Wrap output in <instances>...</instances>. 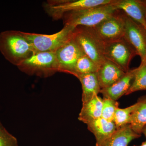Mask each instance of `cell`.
I'll return each instance as SVG.
<instances>
[{
  "instance_id": "cell-1",
  "label": "cell",
  "mask_w": 146,
  "mask_h": 146,
  "mask_svg": "<svg viewBox=\"0 0 146 146\" xmlns=\"http://www.w3.org/2000/svg\"><path fill=\"white\" fill-rule=\"evenodd\" d=\"M0 51L7 60L17 67L36 53L21 31H7L0 34Z\"/></svg>"
},
{
  "instance_id": "cell-2",
  "label": "cell",
  "mask_w": 146,
  "mask_h": 146,
  "mask_svg": "<svg viewBox=\"0 0 146 146\" xmlns=\"http://www.w3.org/2000/svg\"><path fill=\"white\" fill-rule=\"evenodd\" d=\"M112 3L65 13L64 25L94 27L117 10Z\"/></svg>"
},
{
  "instance_id": "cell-3",
  "label": "cell",
  "mask_w": 146,
  "mask_h": 146,
  "mask_svg": "<svg viewBox=\"0 0 146 146\" xmlns=\"http://www.w3.org/2000/svg\"><path fill=\"white\" fill-rule=\"evenodd\" d=\"M74 39L84 54L100 66L106 60L104 56L105 44L95 32L94 28L78 26L72 32Z\"/></svg>"
},
{
  "instance_id": "cell-4",
  "label": "cell",
  "mask_w": 146,
  "mask_h": 146,
  "mask_svg": "<svg viewBox=\"0 0 146 146\" xmlns=\"http://www.w3.org/2000/svg\"><path fill=\"white\" fill-rule=\"evenodd\" d=\"M75 28L64 25L60 31L51 35L21 32L31 44L35 52H55L70 38Z\"/></svg>"
},
{
  "instance_id": "cell-5",
  "label": "cell",
  "mask_w": 146,
  "mask_h": 146,
  "mask_svg": "<svg viewBox=\"0 0 146 146\" xmlns=\"http://www.w3.org/2000/svg\"><path fill=\"white\" fill-rule=\"evenodd\" d=\"M20 70L30 75L47 77L58 72L55 52H37L18 65Z\"/></svg>"
},
{
  "instance_id": "cell-6",
  "label": "cell",
  "mask_w": 146,
  "mask_h": 146,
  "mask_svg": "<svg viewBox=\"0 0 146 146\" xmlns=\"http://www.w3.org/2000/svg\"><path fill=\"white\" fill-rule=\"evenodd\" d=\"M114 0H54L44 5V9L54 20L63 18L65 13L111 4Z\"/></svg>"
},
{
  "instance_id": "cell-7",
  "label": "cell",
  "mask_w": 146,
  "mask_h": 146,
  "mask_svg": "<svg viewBox=\"0 0 146 146\" xmlns=\"http://www.w3.org/2000/svg\"><path fill=\"white\" fill-rule=\"evenodd\" d=\"M136 55V51L124 37L105 45V58L117 65L125 72L129 71L131 61Z\"/></svg>"
},
{
  "instance_id": "cell-8",
  "label": "cell",
  "mask_w": 146,
  "mask_h": 146,
  "mask_svg": "<svg viewBox=\"0 0 146 146\" xmlns=\"http://www.w3.org/2000/svg\"><path fill=\"white\" fill-rule=\"evenodd\" d=\"M118 11L93 27L99 38L105 44L119 40L124 36V13L121 14Z\"/></svg>"
},
{
  "instance_id": "cell-9",
  "label": "cell",
  "mask_w": 146,
  "mask_h": 146,
  "mask_svg": "<svg viewBox=\"0 0 146 146\" xmlns=\"http://www.w3.org/2000/svg\"><path fill=\"white\" fill-rule=\"evenodd\" d=\"M84 54L72 35L70 38L55 52L58 72L74 76L76 63L79 57Z\"/></svg>"
},
{
  "instance_id": "cell-10",
  "label": "cell",
  "mask_w": 146,
  "mask_h": 146,
  "mask_svg": "<svg viewBox=\"0 0 146 146\" xmlns=\"http://www.w3.org/2000/svg\"><path fill=\"white\" fill-rule=\"evenodd\" d=\"M125 31L123 37L136 51L141 62L146 60V42L145 29L124 13Z\"/></svg>"
},
{
  "instance_id": "cell-11",
  "label": "cell",
  "mask_w": 146,
  "mask_h": 146,
  "mask_svg": "<svg viewBox=\"0 0 146 146\" xmlns=\"http://www.w3.org/2000/svg\"><path fill=\"white\" fill-rule=\"evenodd\" d=\"M112 5L117 10L123 11L146 31L145 7L139 0H114Z\"/></svg>"
},
{
  "instance_id": "cell-12",
  "label": "cell",
  "mask_w": 146,
  "mask_h": 146,
  "mask_svg": "<svg viewBox=\"0 0 146 146\" xmlns=\"http://www.w3.org/2000/svg\"><path fill=\"white\" fill-rule=\"evenodd\" d=\"M138 70V67L129 70L123 77L112 85L101 89L100 93L104 98L117 101L123 96L125 95Z\"/></svg>"
},
{
  "instance_id": "cell-13",
  "label": "cell",
  "mask_w": 146,
  "mask_h": 146,
  "mask_svg": "<svg viewBox=\"0 0 146 146\" xmlns=\"http://www.w3.org/2000/svg\"><path fill=\"white\" fill-rule=\"evenodd\" d=\"M125 73L117 65L106 59L96 73L101 89L111 86L123 77Z\"/></svg>"
},
{
  "instance_id": "cell-14",
  "label": "cell",
  "mask_w": 146,
  "mask_h": 146,
  "mask_svg": "<svg viewBox=\"0 0 146 146\" xmlns=\"http://www.w3.org/2000/svg\"><path fill=\"white\" fill-rule=\"evenodd\" d=\"M141 136L128 124L117 128L100 146H128L131 141Z\"/></svg>"
},
{
  "instance_id": "cell-15",
  "label": "cell",
  "mask_w": 146,
  "mask_h": 146,
  "mask_svg": "<svg viewBox=\"0 0 146 146\" xmlns=\"http://www.w3.org/2000/svg\"><path fill=\"white\" fill-rule=\"evenodd\" d=\"M87 128L94 134L96 139V146H100L117 129L113 121L104 118H98L87 124Z\"/></svg>"
},
{
  "instance_id": "cell-16",
  "label": "cell",
  "mask_w": 146,
  "mask_h": 146,
  "mask_svg": "<svg viewBox=\"0 0 146 146\" xmlns=\"http://www.w3.org/2000/svg\"><path fill=\"white\" fill-rule=\"evenodd\" d=\"M103 99L98 96L82 103L78 119L87 124L101 117Z\"/></svg>"
},
{
  "instance_id": "cell-17",
  "label": "cell",
  "mask_w": 146,
  "mask_h": 146,
  "mask_svg": "<svg viewBox=\"0 0 146 146\" xmlns=\"http://www.w3.org/2000/svg\"><path fill=\"white\" fill-rule=\"evenodd\" d=\"M77 78L81 84L82 103L90 100L98 96L101 88L97 78L96 73L79 75Z\"/></svg>"
},
{
  "instance_id": "cell-18",
  "label": "cell",
  "mask_w": 146,
  "mask_h": 146,
  "mask_svg": "<svg viewBox=\"0 0 146 146\" xmlns=\"http://www.w3.org/2000/svg\"><path fill=\"white\" fill-rule=\"evenodd\" d=\"M137 102L138 106L131 115L129 124L135 132L141 135L146 125V95L139 98Z\"/></svg>"
},
{
  "instance_id": "cell-19",
  "label": "cell",
  "mask_w": 146,
  "mask_h": 146,
  "mask_svg": "<svg viewBox=\"0 0 146 146\" xmlns=\"http://www.w3.org/2000/svg\"><path fill=\"white\" fill-rule=\"evenodd\" d=\"M99 67L86 54L82 55L76 63L74 76L77 78L80 74L97 73Z\"/></svg>"
},
{
  "instance_id": "cell-20",
  "label": "cell",
  "mask_w": 146,
  "mask_h": 146,
  "mask_svg": "<svg viewBox=\"0 0 146 146\" xmlns=\"http://www.w3.org/2000/svg\"><path fill=\"white\" fill-rule=\"evenodd\" d=\"M143 90H146V60L141 62L130 88L125 95L127 96L136 91Z\"/></svg>"
},
{
  "instance_id": "cell-21",
  "label": "cell",
  "mask_w": 146,
  "mask_h": 146,
  "mask_svg": "<svg viewBox=\"0 0 146 146\" xmlns=\"http://www.w3.org/2000/svg\"><path fill=\"white\" fill-rule=\"evenodd\" d=\"M138 105V102H136L134 104L125 108H117L113 120L117 128L129 124L131 115Z\"/></svg>"
},
{
  "instance_id": "cell-22",
  "label": "cell",
  "mask_w": 146,
  "mask_h": 146,
  "mask_svg": "<svg viewBox=\"0 0 146 146\" xmlns=\"http://www.w3.org/2000/svg\"><path fill=\"white\" fill-rule=\"evenodd\" d=\"M119 103L110 99H103L101 117L108 121H113L115 111L119 108Z\"/></svg>"
},
{
  "instance_id": "cell-23",
  "label": "cell",
  "mask_w": 146,
  "mask_h": 146,
  "mask_svg": "<svg viewBox=\"0 0 146 146\" xmlns=\"http://www.w3.org/2000/svg\"><path fill=\"white\" fill-rule=\"evenodd\" d=\"M0 146H18L16 137L11 134L0 121Z\"/></svg>"
},
{
  "instance_id": "cell-24",
  "label": "cell",
  "mask_w": 146,
  "mask_h": 146,
  "mask_svg": "<svg viewBox=\"0 0 146 146\" xmlns=\"http://www.w3.org/2000/svg\"><path fill=\"white\" fill-rule=\"evenodd\" d=\"M142 133H143L145 135L146 138V125L143 128L142 131Z\"/></svg>"
},
{
  "instance_id": "cell-25",
  "label": "cell",
  "mask_w": 146,
  "mask_h": 146,
  "mask_svg": "<svg viewBox=\"0 0 146 146\" xmlns=\"http://www.w3.org/2000/svg\"><path fill=\"white\" fill-rule=\"evenodd\" d=\"M140 2L146 7V0H139Z\"/></svg>"
},
{
  "instance_id": "cell-26",
  "label": "cell",
  "mask_w": 146,
  "mask_h": 146,
  "mask_svg": "<svg viewBox=\"0 0 146 146\" xmlns=\"http://www.w3.org/2000/svg\"><path fill=\"white\" fill-rule=\"evenodd\" d=\"M134 146H146V141L143 142L142 143L141 145H134Z\"/></svg>"
},
{
  "instance_id": "cell-27",
  "label": "cell",
  "mask_w": 146,
  "mask_h": 146,
  "mask_svg": "<svg viewBox=\"0 0 146 146\" xmlns=\"http://www.w3.org/2000/svg\"><path fill=\"white\" fill-rule=\"evenodd\" d=\"M145 38L146 39V31L145 30Z\"/></svg>"
},
{
  "instance_id": "cell-28",
  "label": "cell",
  "mask_w": 146,
  "mask_h": 146,
  "mask_svg": "<svg viewBox=\"0 0 146 146\" xmlns=\"http://www.w3.org/2000/svg\"><path fill=\"white\" fill-rule=\"evenodd\" d=\"M145 19L146 21V7H145Z\"/></svg>"
}]
</instances>
